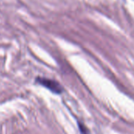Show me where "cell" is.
Listing matches in <instances>:
<instances>
[{"label": "cell", "instance_id": "cell-1", "mask_svg": "<svg viewBox=\"0 0 134 134\" xmlns=\"http://www.w3.org/2000/svg\"><path fill=\"white\" fill-rule=\"evenodd\" d=\"M36 82L38 83L41 84L42 86H45L46 88H47L48 90H49L53 93H60L63 91L62 86L57 82H56L54 80L46 79V78H40V77H38V78L36 79Z\"/></svg>", "mask_w": 134, "mask_h": 134}]
</instances>
